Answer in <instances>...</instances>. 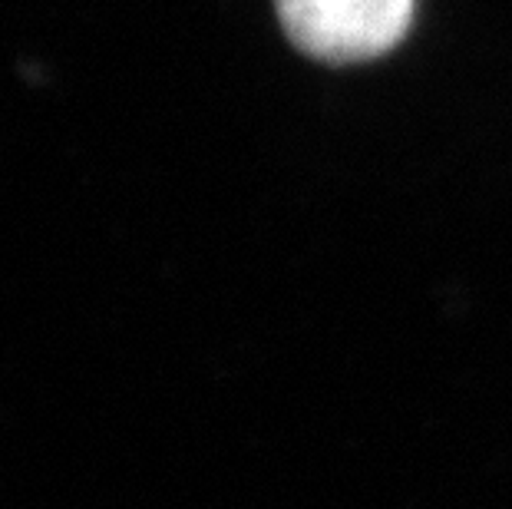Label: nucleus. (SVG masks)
<instances>
[{
    "label": "nucleus",
    "instance_id": "f257e3e1",
    "mask_svg": "<svg viewBox=\"0 0 512 509\" xmlns=\"http://www.w3.org/2000/svg\"><path fill=\"white\" fill-rule=\"evenodd\" d=\"M288 37L334 63L367 60L407 34L413 0H275Z\"/></svg>",
    "mask_w": 512,
    "mask_h": 509
}]
</instances>
